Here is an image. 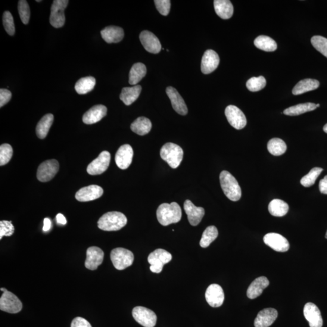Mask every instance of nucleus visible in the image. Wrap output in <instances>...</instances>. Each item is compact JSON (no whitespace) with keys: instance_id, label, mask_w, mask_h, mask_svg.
<instances>
[{"instance_id":"f257e3e1","label":"nucleus","mask_w":327,"mask_h":327,"mask_svg":"<svg viewBox=\"0 0 327 327\" xmlns=\"http://www.w3.org/2000/svg\"><path fill=\"white\" fill-rule=\"evenodd\" d=\"M157 216L161 225L167 226L180 221L182 217L181 208L174 202L171 204H162L158 208Z\"/></svg>"},{"instance_id":"f03ea898","label":"nucleus","mask_w":327,"mask_h":327,"mask_svg":"<svg viewBox=\"0 0 327 327\" xmlns=\"http://www.w3.org/2000/svg\"><path fill=\"white\" fill-rule=\"evenodd\" d=\"M127 223V217L123 213L119 211H110L99 218L98 227L104 231H118L123 228Z\"/></svg>"},{"instance_id":"7ed1b4c3","label":"nucleus","mask_w":327,"mask_h":327,"mask_svg":"<svg viewBox=\"0 0 327 327\" xmlns=\"http://www.w3.org/2000/svg\"><path fill=\"white\" fill-rule=\"evenodd\" d=\"M220 184L224 194L230 200L238 201L241 198V187L232 174L224 170L220 176Z\"/></svg>"},{"instance_id":"20e7f679","label":"nucleus","mask_w":327,"mask_h":327,"mask_svg":"<svg viewBox=\"0 0 327 327\" xmlns=\"http://www.w3.org/2000/svg\"><path fill=\"white\" fill-rule=\"evenodd\" d=\"M161 157L166 162L172 169L179 167L183 161L184 152L179 146L172 142L166 143L162 147Z\"/></svg>"},{"instance_id":"39448f33","label":"nucleus","mask_w":327,"mask_h":327,"mask_svg":"<svg viewBox=\"0 0 327 327\" xmlns=\"http://www.w3.org/2000/svg\"><path fill=\"white\" fill-rule=\"evenodd\" d=\"M111 259L115 269L123 270L132 266L134 255L132 251L124 248H116L111 253Z\"/></svg>"},{"instance_id":"423d86ee","label":"nucleus","mask_w":327,"mask_h":327,"mask_svg":"<svg viewBox=\"0 0 327 327\" xmlns=\"http://www.w3.org/2000/svg\"><path fill=\"white\" fill-rule=\"evenodd\" d=\"M172 256L164 249L158 248L149 255L148 262L151 264V272L160 273L163 270L164 265L172 260Z\"/></svg>"},{"instance_id":"0eeeda50","label":"nucleus","mask_w":327,"mask_h":327,"mask_svg":"<svg viewBox=\"0 0 327 327\" xmlns=\"http://www.w3.org/2000/svg\"><path fill=\"white\" fill-rule=\"evenodd\" d=\"M68 0H54L53 2L50 15V23L53 27L60 28L65 21L64 10L68 5Z\"/></svg>"},{"instance_id":"6e6552de","label":"nucleus","mask_w":327,"mask_h":327,"mask_svg":"<svg viewBox=\"0 0 327 327\" xmlns=\"http://www.w3.org/2000/svg\"><path fill=\"white\" fill-rule=\"evenodd\" d=\"M132 316L139 324L144 327H154L157 323V315L148 308L141 306L134 308Z\"/></svg>"},{"instance_id":"1a4fd4ad","label":"nucleus","mask_w":327,"mask_h":327,"mask_svg":"<svg viewBox=\"0 0 327 327\" xmlns=\"http://www.w3.org/2000/svg\"><path fill=\"white\" fill-rule=\"evenodd\" d=\"M23 304L16 295L8 290L3 293L0 298V310L9 313H19Z\"/></svg>"},{"instance_id":"9d476101","label":"nucleus","mask_w":327,"mask_h":327,"mask_svg":"<svg viewBox=\"0 0 327 327\" xmlns=\"http://www.w3.org/2000/svg\"><path fill=\"white\" fill-rule=\"evenodd\" d=\"M111 161V154L107 151H103L89 164L87 172L91 175H98L105 172L108 169Z\"/></svg>"},{"instance_id":"9b49d317","label":"nucleus","mask_w":327,"mask_h":327,"mask_svg":"<svg viewBox=\"0 0 327 327\" xmlns=\"http://www.w3.org/2000/svg\"><path fill=\"white\" fill-rule=\"evenodd\" d=\"M59 170V163L55 160L43 162L37 170V178L41 182H48L54 178Z\"/></svg>"},{"instance_id":"f8f14e48","label":"nucleus","mask_w":327,"mask_h":327,"mask_svg":"<svg viewBox=\"0 0 327 327\" xmlns=\"http://www.w3.org/2000/svg\"><path fill=\"white\" fill-rule=\"evenodd\" d=\"M225 115L230 125L236 129H242L247 124V119L244 114L235 105H230L227 106Z\"/></svg>"},{"instance_id":"ddd939ff","label":"nucleus","mask_w":327,"mask_h":327,"mask_svg":"<svg viewBox=\"0 0 327 327\" xmlns=\"http://www.w3.org/2000/svg\"><path fill=\"white\" fill-rule=\"evenodd\" d=\"M264 242L265 244L276 251L285 252L289 248L288 240L278 233H268L264 236Z\"/></svg>"},{"instance_id":"4468645a","label":"nucleus","mask_w":327,"mask_h":327,"mask_svg":"<svg viewBox=\"0 0 327 327\" xmlns=\"http://www.w3.org/2000/svg\"><path fill=\"white\" fill-rule=\"evenodd\" d=\"M140 41L144 49L152 54H157L161 51L160 40L150 31L144 30L140 33Z\"/></svg>"},{"instance_id":"2eb2a0df","label":"nucleus","mask_w":327,"mask_h":327,"mask_svg":"<svg viewBox=\"0 0 327 327\" xmlns=\"http://www.w3.org/2000/svg\"><path fill=\"white\" fill-rule=\"evenodd\" d=\"M133 157V149L129 144H124L118 149L115 155V163L120 169H127L132 163Z\"/></svg>"},{"instance_id":"dca6fc26","label":"nucleus","mask_w":327,"mask_h":327,"mask_svg":"<svg viewBox=\"0 0 327 327\" xmlns=\"http://www.w3.org/2000/svg\"><path fill=\"white\" fill-rule=\"evenodd\" d=\"M104 251L98 247H90L86 251L85 267L87 269L95 270L103 261Z\"/></svg>"},{"instance_id":"f3484780","label":"nucleus","mask_w":327,"mask_h":327,"mask_svg":"<svg viewBox=\"0 0 327 327\" xmlns=\"http://www.w3.org/2000/svg\"><path fill=\"white\" fill-rule=\"evenodd\" d=\"M304 315L307 319L310 327H322L323 320L321 313L316 305L313 303H308L305 305Z\"/></svg>"},{"instance_id":"a211bd4d","label":"nucleus","mask_w":327,"mask_h":327,"mask_svg":"<svg viewBox=\"0 0 327 327\" xmlns=\"http://www.w3.org/2000/svg\"><path fill=\"white\" fill-rule=\"evenodd\" d=\"M104 191L101 187L91 185L85 187L77 192L76 198L80 202H88L95 200L103 195Z\"/></svg>"},{"instance_id":"6ab92c4d","label":"nucleus","mask_w":327,"mask_h":327,"mask_svg":"<svg viewBox=\"0 0 327 327\" xmlns=\"http://www.w3.org/2000/svg\"><path fill=\"white\" fill-rule=\"evenodd\" d=\"M205 299L207 303L212 307H219L224 301L223 289L218 284H211L205 292Z\"/></svg>"},{"instance_id":"aec40b11","label":"nucleus","mask_w":327,"mask_h":327,"mask_svg":"<svg viewBox=\"0 0 327 327\" xmlns=\"http://www.w3.org/2000/svg\"><path fill=\"white\" fill-rule=\"evenodd\" d=\"M219 55L213 50L205 51L201 61V71L204 74H209L215 70L219 65Z\"/></svg>"},{"instance_id":"412c9836","label":"nucleus","mask_w":327,"mask_h":327,"mask_svg":"<svg viewBox=\"0 0 327 327\" xmlns=\"http://www.w3.org/2000/svg\"><path fill=\"white\" fill-rule=\"evenodd\" d=\"M166 93L170 99L172 107L177 114L181 115H186L188 113V108L187 107L186 102L182 96L176 89L173 87H168L166 89Z\"/></svg>"},{"instance_id":"4be33fe9","label":"nucleus","mask_w":327,"mask_h":327,"mask_svg":"<svg viewBox=\"0 0 327 327\" xmlns=\"http://www.w3.org/2000/svg\"><path fill=\"white\" fill-rule=\"evenodd\" d=\"M184 208H185L186 214H188L190 224L192 226H198L204 216V208L195 206L189 199L185 201Z\"/></svg>"},{"instance_id":"5701e85b","label":"nucleus","mask_w":327,"mask_h":327,"mask_svg":"<svg viewBox=\"0 0 327 327\" xmlns=\"http://www.w3.org/2000/svg\"><path fill=\"white\" fill-rule=\"evenodd\" d=\"M278 311L274 308H265L258 313L255 320V326L269 327L272 325L278 317Z\"/></svg>"},{"instance_id":"b1692460","label":"nucleus","mask_w":327,"mask_h":327,"mask_svg":"<svg viewBox=\"0 0 327 327\" xmlns=\"http://www.w3.org/2000/svg\"><path fill=\"white\" fill-rule=\"evenodd\" d=\"M107 109L103 105H94L83 115V121L86 124H93L99 122L106 116Z\"/></svg>"},{"instance_id":"393cba45","label":"nucleus","mask_w":327,"mask_h":327,"mask_svg":"<svg viewBox=\"0 0 327 327\" xmlns=\"http://www.w3.org/2000/svg\"><path fill=\"white\" fill-rule=\"evenodd\" d=\"M102 38L107 43H117L122 40L124 32L122 28L117 26H108L101 30Z\"/></svg>"},{"instance_id":"a878e982","label":"nucleus","mask_w":327,"mask_h":327,"mask_svg":"<svg viewBox=\"0 0 327 327\" xmlns=\"http://www.w3.org/2000/svg\"><path fill=\"white\" fill-rule=\"evenodd\" d=\"M269 285V281L266 277L261 276L251 282L248 286L247 295L251 300L257 298L263 294L264 289Z\"/></svg>"},{"instance_id":"bb28decb","label":"nucleus","mask_w":327,"mask_h":327,"mask_svg":"<svg viewBox=\"0 0 327 327\" xmlns=\"http://www.w3.org/2000/svg\"><path fill=\"white\" fill-rule=\"evenodd\" d=\"M214 10L216 14L224 20L229 19L233 14V6L229 0H214Z\"/></svg>"},{"instance_id":"cd10ccee","label":"nucleus","mask_w":327,"mask_h":327,"mask_svg":"<svg viewBox=\"0 0 327 327\" xmlns=\"http://www.w3.org/2000/svg\"><path fill=\"white\" fill-rule=\"evenodd\" d=\"M142 87L136 85L131 87H124L121 91L120 98L124 104L130 105L139 98L141 92Z\"/></svg>"},{"instance_id":"c85d7f7f","label":"nucleus","mask_w":327,"mask_h":327,"mask_svg":"<svg viewBox=\"0 0 327 327\" xmlns=\"http://www.w3.org/2000/svg\"><path fill=\"white\" fill-rule=\"evenodd\" d=\"M320 83L318 81L314 79H304L300 81L293 89L292 93L295 95L303 94L312 90H315L319 87Z\"/></svg>"},{"instance_id":"c756f323","label":"nucleus","mask_w":327,"mask_h":327,"mask_svg":"<svg viewBox=\"0 0 327 327\" xmlns=\"http://www.w3.org/2000/svg\"><path fill=\"white\" fill-rule=\"evenodd\" d=\"M150 120L146 117H139L131 124L130 129L134 133L143 136L150 132L152 129Z\"/></svg>"},{"instance_id":"7c9ffc66","label":"nucleus","mask_w":327,"mask_h":327,"mask_svg":"<svg viewBox=\"0 0 327 327\" xmlns=\"http://www.w3.org/2000/svg\"><path fill=\"white\" fill-rule=\"evenodd\" d=\"M54 115L51 114H46L37 124L36 133L40 139H45L48 135L49 131L54 122Z\"/></svg>"},{"instance_id":"2f4dec72","label":"nucleus","mask_w":327,"mask_h":327,"mask_svg":"<svg viewBox=\"0 0 327 327\" xmlns=\"http://www.w3.org/2000/svg\"><path fill=\"white\" fill-rule=\"evenodd\" d=\"M147 68L144 64L141 63L133 64L129 73V84L136 85L146 76Z\"/></svg>"},{"instance_id":"473e14b6","label":"nucleus","mask_w":327,"mask_h":327,"mask_svg":"<svg viewBox=\"0 0 327 327\" xmlns=\"http://www.w3.org/2000/svg\"><path fill=\"white\" fill-rule=\"evenodd\" d=\"M289 206L287 203L281 199H273L269 205V211L272 215L276 217H282L287 213Z\"/></svg>"},{"instance_id":"72a5a7b5","label":"nucleus","mask_w":327,"mask_h":327,"mask_svg":"<svg viewBox=\"0 0 327 327\" xmlns=\"http://www.w3.org/2000/svg\"><path fill=\"white\" fill-rule=\"evenodd\" d=\"M96 85L94 77H87L80 79L75 86V89L80 95H85L92 91Z\"/></svg>"},{"instance_id":"f704fd0d","label":"nucleus","mask_w":327,"mask_h":327,"mask_svg":"<svg viewBox=\"0 0 327 327\" xmlns=\"http://www.w3.org/2000/svg\"><path fill=\"white\" fill-rule=\"evenodd\" d=\"M254 45L257 48L266 52L275 51L278 48L275 40L265 35L258 37L255 40Z\"/></svg>"},{"instance_id":"c9c22d12","label":"nucleus","mask_w":327,"mask_h":327,"mask_svg":"<svg viewBox=\"0 0 327 327\" xmlns=\"http://www.w3.org/2000/svg\"><path fill=\"white\" fill-rule=\"evenodd\" d=\"M316 108V104L311 102H306V103L300 104L286 108L283 113L288 116H298L306 112L315 110Z\"/></svg>"},{"instance_id":"e433bc0d","label":"nucleus","mask_w":327,"mask_h":327,"mask_svg":"<svg viewBox=\"0 0 327 327\" xmlns=\"http://www.w3.org/2000/svg\"><path fill=\"white\" fill-rule=\"evenodd\" d=\"M286 145L282 139L280 138H273L270 139L267 144L268 151L274 156H280L286 151Z\"/></svg>"},{"instance_id":"4c0bfd02","label":"nucleus","mask_w":327,"mask_h":327,"mask_svg":"<svg viewBox=\"0 0 327 327\" xmlns=\"http://www.w3.org/2000/svg\"><path fill=\"white\" fill-rule=\"evenodd\" d=\"M217 236L218 231L215 226L208 227L202 235L199 244L202 248H207L217 238Z\"/></svg>"},{"instance_id":"58836bf2","label":"nucleus","mask_w":327,"mask_h":327,"mask_svg":"<svg viewBox=\"0 0 327 327\" xmlns=\"http://www.w3.org/2000/svg\"><path fill=\"white\" fill-rule=\"evenodd\" d=\"M323 171V169L320 167H314L310 171L307 175L304 176L301 180V184L305 188H309L312 186L316 180Z\"/></svg>"},{"instance_id":"ea45409f","label":"nucleus","mask_w":327,"mask_h":327,"mask_svg":"<svg viewBox=\"0 0 327 327\" xmlns=\"http://www.w3.org/2000/svg\"><path fill=\"white\" fill-rule=\"evenodd\" d=\"M266 80L263 76L252 77L247 81L246 86L251 92H258L264 88L266 86Z\"/></svg>"},{"instance_id":"a19ab883","label":"nucleus","mask_w":327,"mask_h":327,"mask_svg":"<svg viewBox=\"0 0 327 327\" xmlns=\"http://www.w3.org/2000/svg\"><path fill=\"white\" fill-rule=\"evenodd\" d=\"M311 43L317 51L327 58V39L322 36H314L311 39Z\"/></svg>"},{"instance_id":"79ce46f5","label":"nucleus","mask_w":327,"mask_h":327,"mask_svg":"<svg viewBox=\"0 0 327 327\" xmlns=\"http://www.w3.org/2000/svg\"><path fill=\"white\" fill-rule=\"evenodd\" d=\"M13 155V149L9 144H3L0 146V165L1 166L7 164Z\"/></svg>"},{"instance_id":"37998d69","label":"nucleus","mask_w":327,"mask_h":327,"mask_svg":"<svg viewBox=\"0 0 327 327\" xmlns=\"http://www.w3.org/2000/svg\"><path fill=\"white\" fill-rule=\"evenodd\" d=\"M18 12L23 24H27L29 23L30 11L29 6L26 0H20L18 5Z\"/></svg>"},{"instance_id":"c03bdc74","label":"nucleus","mask_w":327,"mask_h":327,"mask_svg":"<svg viewBox=\"0 0 327 327\" xmlns=\"http://www.w3.org/2000/svg\"><path fill=\"white\" fill-rule=\"evenodd\" d=\"M3 23L5 29L9 35L13 36L15 32L14 18L10 12L6 11L3 15Z\"/></svg>"},{"instance_id":"a18cd8bd","label":"nucleus","mask_w":327,"mask_h":327,"mask_svg":"<svg viewBox=\"0 0 327 327\" xmlns=\"http://www.w3.org/2000/svg\"><path fill=\"white\" fill-rule=\"evenodd\" d=\"M15 228L11 221H2L0 222V239L3 236H11L14 234Z\"/></svg>"},{"instance_id":"49530a36","label":"nucleus","mask_w":327,"mask_h":327,"mask_svg":"<svg viewBox=\"0 0 327 327\" xmlns=\"http://www.w3.org/2000/svg\"><path fill=\"white\" fill-rule=\"evenodd\" d=\"M154 3L156 8L161 15L164 16L169 15L171 6L170 0H155Z\"/></svg>"},{"instance_id":"de8ad7c7","label":"nucleus","mask_w":327,"mask_h":327,"mask_svg":"<svg viewBox=\"0 0 327 327\" xmlns=\"http://www.w3.org/2000/svg\"><path fill=\"white\" fill-rule=\"evenodd\" d=\"M12 93L8 89H0V107H2L11 100Z\"/></svg>"},{"instance_id":"09e8293b","label":"nucleus","mask_w":327,"mask_h":327,"mask_svg":"<svg viewBox=\"0 0 327 327\" xmlns=\"http://www.w3.org/2000/svg\"><path fill=\"white\" fill-rule=\"evenodd\" d=\"M71 327H92L91 324L85 319L77 317L71 323Z\"/></svg>"},{"instance_id":"8fccbe9b","label":"nucleus","mask_w":327,"mask_h":327,"mask_svg":"<svg viewBox=\"0 0 327 327\" xmlns=\"http://www.w3.org/2000/svg\"><path fill=\"white\" fill-rule=\"evenodd\" d=\"M319 188L320 193L327 195V175L320 180Z\"/></svg>"},{"instance_id":"3c124183","label":"nucleus","mask_w":327,"mask_h":327,"mask_svg":"<svg viewBox=\"0 0 327 327\" xmlns=\"http://www.w3.org/2000/svg\"><path fill=\"white\" fill-rule=\"evenodd\" d=\"M52 223L51 221L49 219L48 217H46L44 220V226L43 230L44 232H48L50 229L51 228Z\"/></svg>"},{"instance_id":"603ef678","label":"nucleus","mask_w":327,"mask_h":327,"mask_svg":"<svg viewBox=\"0 0 327 327\" xmlns=\"http://www.w3.org/2000/svg\"><path fill=\"white\" fill-rule=\"evenodd\" d=\"M56 218H57V221L58 224H62V225H65V224H66L67 220L65 219L63 214L58 213L57 216H56Z\"/></svg>"},{"instance_id":"864d4df0","label":"nucleus","mask_w":327,"mask_h":327,"mask_svg":"<svg viewBox=\"0 0 327 327\" xmlns=\"http://www.w3.org/2000/svg\"><path fill=\"white\" fill-rule=\"evenodd\" d=\"M323 131H324V132H325L326 133H327V123L325 124V125L324 126V127H323Z\"/></svg>"},{"instance_id":"5fc2aeb1","label":"nucleus","mask_w":327,"mask_h":327,"mask_svg":"<svg viewBox=\"0 0 327 327\" xmlns=\"http://www.w3.org/2000/svg\"><path fill=\"white\" fill-rule=\"evenodd\" d=\"M1 291H2L3 293H4V292L7 291V289H6L5 288H1Z\"/></svg>"},{"instance_id":"6e6d98bb","label":"nucleus","mask_w":327,"mask_h":327,"mask_svg":"<svg viewBox=\"0 0 327 327\" xmlns=\"http://www.w3.org/2000/svg\"><path fill=\"white\" fill-rule=\"evenodd\" d=\"M316 106H317V108L319 107L320 106V104H316Z\"/></svg>"},{"instance_id":"4d7b16f0","label":"nucleus","mask_w":327,"mask_h":327,"mask_svg":"<svg viewBox=\"0 0 327 327\" xmlns=\"http://www.w3.org/2000/svg\"><path fill=\"white\" fill-rule=\"evenodd\" d=\"M41 0H37V2H41Z\"/></svg>"},{"instance_id":"13d9d810","label":"nucleus","mask_w":327,"mask_h":327,"mask_svg":"<svg viewBox=\"0 0 327 327\" xmlns=\"http://www.w3.org/2000/svg\"><path fill=\"white\" fill-rule=\"evenodd\" d=\"M325 238L327 239V231H326V234H325Z\"/></svg>"}]
</instances>
